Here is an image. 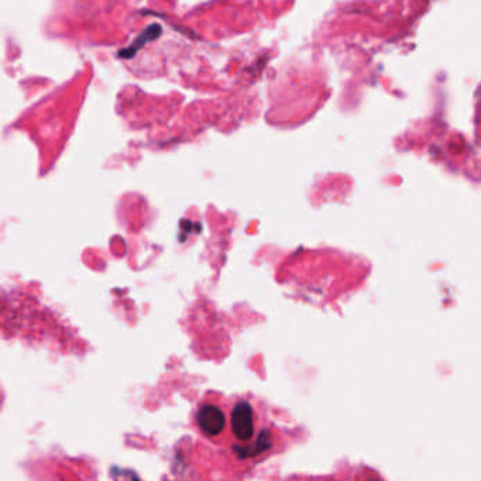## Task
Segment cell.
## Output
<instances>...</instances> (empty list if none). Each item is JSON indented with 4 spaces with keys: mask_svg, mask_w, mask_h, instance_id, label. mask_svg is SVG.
Segmentation results:
<instances>
[{
    "mask_svg": "<svg viewBox=\"0 0 481 481\" xmlns=\"http://www.w3.org/2000/svg\"><path fill=\"white\" fill-rule=\"evenodd\" d=\"M227 422L223 435L215 442L226 445L240 463L256 464L275 450L278 438L260 404L249 398L237 396L224 401Z\"/></svg>",
    "mask_w": 481,
    "mask_h": 481,
    "instance_id": "obj_1",
    "label": "cell"
},
{
    "mask_svg": "<svg viewBox=\"0 0 481 481\" xmlns=\"http://www.w3.org/2000/svg\"><path fill=\"white\" fill-rule=\"evenodd\" d=\"M227 422V411L224 401H203L195 412V426L199 433L216 442L224 432Z\"/></svg>",
    "mask_w": 481,
    "mask_h": 481,
    "instance_id": "obj_2",
    "label": "cell"
},
{
    "mask_svg": "<svg viewBox=\"0 0 481 481\" xmlns=\"http://www.w3.org/2000/svg\"><path fill=\"white\" fill-rule=\"evenodd\" d=\"M302 481H385V480L373 467H368L366 464L345 463L329 475L309 477Z\"/></svg>",
    "mask_w": 481,
    "mask_h": 481,
    "instance_id": "obj_3",
    "label": "cell"
}]
</instances>
